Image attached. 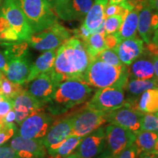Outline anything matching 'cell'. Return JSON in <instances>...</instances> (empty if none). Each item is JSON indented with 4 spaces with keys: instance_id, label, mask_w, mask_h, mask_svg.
<instances>
[{
    "instance_id": "obj_49",
    "label": "cell",
    "mask_w": 158,
    "mask_h": 158,
    "mask_svg": "<svg viewBox=\"0 0 158 158\" xmlns=\"http://www.w3.org/2000/svg\"><path fill=\"white\" fill-rule=\"evenodd\" d=\"M124 1H127V0H109L108 4H119Z\"/></svg>"
},
{
    "instance_id": "obj_29",
    "label": "cell",
    "mask_w": 158,
    "mask_h": 158,
    "mask_svg": "<svg viewBox=\"0 0 158 158\" xmlns=\"http://www.w3.org/2000/svg\"><path fill=\"white\" fill-rule=\"evenodd\" d=\"M104 37V35L94 32L83 42L90 60L95 58L100 53L106 48Z\"/></svg>"
},
{
    "instance_id": "obj_18",
    "label": "cell",
    "mask_w": 158,
    "mask_h": 158,
    "mask_svg": "<svg viewBox=\"0 0 158 158\" xmlns=\"http://www.w3.org/2000/svg\"><path fill=\"white\" fill-rule=\"evenodd\" d=\"M120 61L129 66L144 53V42L137 37L124 40L114 48Z\"/></svg>"
},
{
    "instance_id": "obj_26",
    "label": "cell",
    "mask_w": 158,
    "mask_h": 158,
    "mask_svg": "<svg viewBox=\"0 0 158 158\" xmlns=\"http://www.w3.org/2000/svg\"><path fill=\"white\" fill-rule=\"evenodd\" d=\"M158 141V133L147 130H139L135 133L134 145L138 156L141 153L152 152Z\"/></svg>"
},
{
    "instance_id": "obj_25",
    "label": "cell",
    "mask_w": 158,
    "mask_h": 158,
    "mask_svg": "<svg viewBox=\"0 0 158 158\" xmlns=\"http://www.w3.org/2000/svg\"><path fill=\"white\" fill-rule=\"evenodd\" d=\"M140 10L133 9L130 10L122 21L119 30L115 33L118 43L126 39L133 38L136 37L138 32V13Z\"/></svg>"
},
{
    "instance_id": "obj_33",
    "label": "cell",
    "mask_w": 158,
    "mask_h": 158,
    "mask_svg": "<svg viewBox=\"0 0 158 158\" xmlns=\"http://www.w3.org/2000/svg\"><path fill=\"white\" fill-rule=\"evenodd\" d=\"M123 18L120 15H115L105 18L104 27L106 35L114 34L119 30L121 27Z\"/></svg>"
},
{
    "instance_id": "obj_15",
    "label": "cell",
    "mask_w": 158,
    "mask_h": 158,
    "mask_svg": "<svg viewBox=\"0 0 158 158\" xmlns=\"http://www.w3.org/2000/svg\"><path fill=\"white\" fill-rule=\"evenodd\" d=\"M9 145L17 152L20 157L44 158L46 155L47 150L43 138H26L15 135Z\"/></svg>"
},
{
    "instance_id": "obj_7",
    "label": "cell",
    "mask_w": 158,
    "mask_h": 158,
    "mask_svg": "<svg viewBox=\"0 0 158 158\" xmlns=\"http://www.w3.org/2000/svg\"><path fill=\"white\" fill-rule=\"evenodd\" d=\"M107 113L86 108L73 115V127L70 136L85 137L101 127L106 121Z\"/></svg>"
},
{
    "instance_id": "obj_45",
    "label": "cell",
    "mask_w": 158,
    "mask_h": 158,
    "mask_svg": "<svg viewBox=\"0 0 158 158\" xmlns=\"http://www.w3.org/2000/svg\"><path fill=\"white\" fill-rule=\"evenodd\" d=\"M138 158H158V155L153 152H148L141 153Z\"/></svg>"
},
{
    "instance_id": "obj_11",
    "label": "cell",
    "mask_w": 158,
    "mask_h": 158,
    "mask_svg": "<svg viewBox=\"0 0 158 158\" xmlns=\"http://www.w3.org/2000/svg\"><path fill=\"white\" fill-rule=\"evenodd\" d=\"M27 91L44 106L50 101L61 81L51 70L29 82Z\"/></svg>"
},
{
    "instance_id": "obj_36",
    "label": "cell",
    "mask_w": 158,
    "mask_h": 158,
    "mask_svg": "<svg viewBox=\"0 0 158 158\" xmlns=\"http://www.w3.org/2000/svg\"><path fill=\"white\" fill-rule=\"evenodd\" d=\"M73 33L74 35V37L81 40L82 42H84V41L92 34V33L85 27L84 23H82L78 29H76L75 30H73Z\"/></svg>"
},
{
    "instance_id": "obj_2",
    "label": "cell",
    "mask_w": 158,
    "mask_h": 158,
    "mask_svg": "<svg viewBox=\"0 0 158 158\" xmlns=\"http://www.w3.org/2000/svg\"><path fill=\"white\" fill-rule=\"evenodd\" d=\"M93 92V89L79 81L60 83L51 100L45 106L52 116L64 114L71 108L83 104Z\"/></svg>"
},
{
    "instance_id": "obj_50",
    "label": "cell",
    "mask_w": 158,
    "mask_h": 158,
    "mask_svg": "<svg viewBox=\"0 0 158 158\" xmlns=\"http://www.w3.org/2000/svg\"><path fill=\"white\" fill-rule=\"evenodd\" d=\"M45 1L49 4V5L51 6V8L54 10V5H55V1H56V0H45Z\"/></svg>"
},
{
    "instance_id": "obj_34",
    "label": "cell",
    "mask_w": 158,
    "mask_h": 158,
    "mask_svg": "<svg viewBox=\"0 0 158 158\" xmlns=\"http://www.w3.org/2000/svg\"><path fill=\"white\" fill-rule=\"evenodd\" d=\"M96 57L100 59V60L103 61L104 62L107 63L108 64L113 65V66H122V65H124L123 63L120 61L114 49L106 48Z\"/></svg>"
},
{
    "instance_id": "obj_28",
    "label": "cell",
    "mask_w": 158,
    "mask_h": 158,
    "mask_svg": "<svg viewBox=\"0 0 158 158\" xmlns=\"http://www.w3.org/2000/svg\"><path fill=\"white\" fill-rule=\"evenodd\" d=\"M82 139L83 137L69 136L59 144L56 149L48 152V155L51 158H64L68 157V155L74 153Z\"/></svg>"
},
{
    "instance_id": "obj_57",
    "label": "cell",
    "mask_w": 158,
    "mask_h": 158,
    "mask_svg": "<svg viewBox=\"0 0 158 158\" xmlns=\"http://www.w3.org/2000/svg\"><path fill=\"white\" fill-rule=\"evenodd\" d=\"M157 83H158V79H157Z\"/></svg>"
},
{
    "instance_id": "obj_21",
    "label": "cell",
    "mask_w": 158,
    "mask_h": 158,
    "mask_svg": "<svg viewBox=\"0 0 158 158\" xmlns=\"http://www.w3.org/2000/svg\"><path fill=\"white\" fill-rule=\"evenodd\" d=\"M109 0H94L84 20V24L92 33L95 32L105 20V8Z\"/></svg>"
},
{
    "instance_id": "obj_51",
    "label": "cell",
    "mask_w": 158,
    "mask_h": 158,
    "mask_svg": "<svg viewBox=\"0 0 158 158\" xmlns=\"http://www.w3.org/2000/svg\"><path fill=\"white\" fill-rule=\"evenodd\" d=\"M100 158H115V157H111V156L105 155V154H103V155H102V157Z\"/></svg>"
},
{
    "instance_id": "obj_48",
    "label": "cell",
    "mask_w": 158,
    "mask_h": 158,
    "mask_svg": "<svg viewBox=\"0 0 158 158\" xmlns=\"http://www.w3.org/2000/svg\"><path fill=\"white\" fill-rule=\"evenodd\" d=\"M64 158H84V157H81V156L78 155V154H76V153H73V154H71V155H68V157H66Z\"/></svg>"
},
{
    "instance_id": "obj_10",
    "label": "cell",
    "mask_w": 158,
    "mask_h": 158,
    "mask_svg": "<svg viewBox=\"0 0 158 158\" xmlns=\"http://www.w3.org/2000/svg\"><path fill=\"white\" fill-rule=\"evenodd\" d=\"M44 109V108H43ZM40 110L26 118L19 124L16 135L26 138H43L47 133L53 122V117L48 112Z\"/></svg>"
},
{
    "instance_id": "obj_6",
    "label": "cell",
    "mask_w": 158,
    "mask_h": 158,
    "mask_svg": "<svg viewBox=\"0 0 158 158\" xmlns=\"http://www.w3.org/2000/svg\"><path fill=\"white\" fill-rule=\"evenodd\" d=\"M125 104L123 88L106 87L99 89L85 107L108 113L122 107Z\"/></svg>"
},
{
    "instance_id": "obj_3",
    "label": "cell",
    "mask_w": 158,
    "mask_h": 158,
    "mask_svg": "<svg viewBox=\"0 0 158 158\" xmlns=\"http://www.w3.org/2000/svg\"><path fill=\"white\" fill-rule=\"evenodd\" d=\"M129 79L128 66H113L98 58L90 61L84 75V83L98 89L121 87L125 89Z\"/></svg>"
},
{
    "instance_id": "obj_47",
    "label": "cell",
    "mask_w": 158,
    "mask_h": 158,
    "mask_svg": "<svg viewBox=\"0 0 158 158\" xmlns=\"http://www.w3.org/2000/svg\"><path fill=\"white\" fill-rule=\"evenodd\" d=\"M151 43H155V44H157V43H158V27H157V28L156 29L155 32H154L152 38V40H151Z\"/></svg>"
},
{
    "instance_id": "obj_5",
    "label": "cell",
    "mask_w": 158,
    "mask_h": 158,
    "mask_svg": "<svg viewBox=\"0 0 158 158\" xmlns=\"http://www.w3.org/2000/svg\"><path fill=\"white\" fill-rule=\"evenodd\" d=\"M71 37V32L58 22L31 35L27 43L39 51L55 50Z\"/></svg>"
},
{
    "instance_id": "obj_46",
    "label": "cell",
    "mask_w": 158,
    "mask_h": 158,
    "mask_svg": "<svg viewBox=\"0 0 158 158\" xmlns=\"http://www.w3.org/2000/svg\"><path fill=\"white\" fill-rule=\"evenodd\" d=\"M150 7L154 11L158 13V0H148Z\"/></svg>"
},
{
    "instance_id": "obj_4",
    "label": "cell",
    "mask_w": 158,
    "mask_h": 158,
    "mask_svg": "<svg viewBox=\"0 0 158 158\" xmlns=\"http://www.w3.org/2000/svg\"><path fill=\"white\" fill-rule=\"evenodd\" d=\"M23 12L33 34L58 22V17L45 0H15Z\"/></svg>"
},
{
    "instance_id": "obj_35",
    "label": "cell",
    "mask_w": 158,
    "mask_h": 158,
    "mask_svg": "<svg viewBox=\"0 0 158 158\" xmlns=\"http://www.w3.org/2000/svg\"><path fill=\"white\" fill-rule=\"evenodd\" d=\"M16 131L17 128L15 124L11 126L3 125V128L0 131V147L8 141L9 139H10L12 136L14 135Z\"/></svg>"
},
{
    "instance_id": "obj_38",
    "label": "cell",
    "mask_w": 158,
    "mask_h": 158,
    "mask_svg": "<svg viewBox=\"0 0 158 158\" xmlns=\"http://www.w3.org/2000/svg\"><path fill=\"white\" fill-rule=\"evenodd\" d=\"M138 154L137 149L135 147V145L130 146L125 149H124L121 153L118 154L115 158H138Z\"/></svg>"
},
{
    "instance_id": "obj_42",
    "label": "cell",
    "mask_w": 158,
    "mask_h": 158,
    "mask_svg": "<svg viewBox=\"0 0 158 158\" xmlns=\"http://www.w3.org/2000/svg\"><path fill=\"white\" fill-rule=\"evenodd\" d=\"M70 0H56L55 1V5L54 10L56 13V15L58 17V15L62 13L64 7L68 5Z\"/></svg>"
},
{
    "instance_id": "obj_44",
    "label": "cell",
    "mask_w": 158,
    "mask_h": 158,
    "mask_svg": "<svg viewBox=\"0 0 158 158\" xmlns=\"http://www.w3.org/2000/svg\"><path fill=\"white\" fill-rule=\"evenodd\" d=\"M152 56V60L154 71H155V78L158 79V54L153 55Z\"/></svg>"
},
{
    "instance_id": "obj_54",
    "label": "cell",
    "mask_w": 158,
    "mask_h": 158,
    "mask_svg": "<svg viewBox=\"0 0 158 158\" xmlns=\"http://www.w3.org/2000/svg\"><path fill=\"white\" fill-rule=\"evenodd\" d=\"M2 99H3V98H2V96L1 95V94H0V101H1V100H2Z\"/></svg>"
},
{
    "instance_id": "obj_14",
    "label": "cell",
    "mask_w": 158,
    "mask_h": 158,
    "mask_svg": "<svg viewBox=\"0 0 158 158\" xmlns=\"http://www.w3.org/2000/svg\"><path fill=\"white\" fill-rule=\"evenodd\" d=\"M106 149L105 127H100L83 138L76 150V154L84 158H94Z\"/></svg>"
},
{
    "instance_id": "obj_32",
    "label": "cell",
    "mask_w": 158,
    "mask_h": 158,
    "mask_svg": "<svg viewBox=\"0 0 158 158\" xmlns=\"http://www.w3.org/2000/svg\"><path fill=\"white\" fill-rule=\"evenodd\" d=\"M141 130L158 133V112L143 113L141 118Z\"/></svg>"
},
{
    "instance_id": "obj_37",
    "label": "cell",
    "mask_w": 158,
    "mask_h": 158,
    "mask_svg": "<svg viewBox=\"0 0 158 158\" xmlns=\"http://www.w3.org/2000/svg\"><path fill=\"white\" fill-rule=\"evenodd\" d=\"M19 154L10 146L0 147V158H19Z\"/></svg>"
},
{
    "instance_id": "obj_30",
    "label": "cell",
    "mask_w": 158,
    "mask_h": 158,
    "mask_svg": "<svg viewBox=\"0 0 158 158\" xmlns=\"http://www.w3.org/2000/svg\"><path fill=\"white\" fill-rule=\"evenodd\" d=\"M23 90L21 85L10 81L4 75L0 78V94L2 98L13 100Z\"/></svg>"
},
{
    "instance_id": "obj_55",
    "label": "cell",
    "mask_w": 158,
    "mask_h": 158,
    "mask_svg": "<svg viewBox=\"0 0 158 158\" xmlns=\"http://www.w3.org/2000/svg\"><path fill=\"white\" fill-rule=\"evenodd\" d=\"M3 76V74L1 72H0V78H1V77L2 76Z\"/></svg>"
},
{
    "instance_id": "obj_43",
    "label": "cell",
    "mask_w": 158,
    "mask_h": 158,
    "mask_svg": "<svg viewBox=\"0 0 158 158\" xmlns=\"http://www.w3.org/2000/svg\"><path fill=\"white\" fill-rule=\"evenodd\" d=\"M7 70V62L3 52L0 51V72L5 76Z\"/></svg>"
},
{
    "instance_id": "obj_17",
    "label": "cell",
    "mask_w": 158,
    "mask_h": 158,
    "mask_svg": "<svg viewBox=\"0 0 158 158\" xmlns=\"http://www.w3.org/2000/svg\"><path fill=\"white\" fill-rule=\"evenodd\" d=\"M12 102L13 109L15 114V122L19 125L29 116L44 108L41 102L25 89L13 98Z\"/></svg>"
},
{
    "instance_id": "obj_23",
    "label": "cell",
    "mask_w": 158,
    "mask_h": 158,
    "mask_svg": "<svg viewBox=\"0 0 158 158\" xmlns=\"http://www.w3.org/2000/svg\"><path fill=\"white\" fill-rule=\"evenodd\" d=\"M56 49L44 51L36 59L34 64H31L30 73L27 78V84H28L39 75L48 73L54 68L55 58H56Z\"/></svg>"
},
{
    "instance_id": "obj_12",
    "label": "cell",
    "mask_w": 158,
    "mask_h": 158,
    "mask_svg": "<svg viewBox=\"0 0 158 158\" xmlns=\"http://www.w3.org/2000/svg\"><path fill=\"white\" fill-rule=\"evenodd\" d=\"M142 114L143 113L136 108L124 105L118 109L107 113L106 121L110 124L121 126L136 133L141 130Z\"/></svg>"
},
{
    "instance_id": "obj_1",
    "label": "cell",
    "mask_w": 158,
    "mask_h": 158,
    "mask_svg": "<svg viewBox=\"0 0 158 158\" xmlns=\"http://www.w3.org/2000/svg\"><path fill=\"white\" fill-rule=\"evenodd\" d=\"M90 61L84 43L73 37L56 50L52 70L61 83L70 80L84 83V73Z\"/></svg>"
},
{
    "instance_id": "obj_41",
    "label": "cell",
    "mask_w": 158,
    "mask_h": 158,
    "mask_svg": "<svg viewBox=\"0 0 158 158\" xmlns=\"http://www.w3.org/2000/svg\"><path fill=\"white\" fill-rule=\"evenodd\" d=\"M15 121V114L13 109H11L2 118V124L5 126L13 125Z\"/></svg>"
},
{
    "instance_id": "obj_22",
    "label": "cell",
    "mask_w": 158,
    "mask_h": 158,
    "mask_svg": "<svg viewBox=\"0 0 158 158\" xmlns=\"http://www.w3.org/2000/svg\"><path fill=\"white\" fill-rule=\"evenodd\" d=\"M153 12L154 10L147 1L138 13V32L142 40L147 44L151 42L154 34L152 27Z\"/></svg>"
},
{
    "instance_id": "obj_16",
    "label": "cell",
    "mask_w": 158,
    "mask_h": 158,
    "mask_svg": "<svg viewBox=\"0 0 158 158\" xmlns=\"http://www.w3.org/2000/svg\"><path fill=\"white\" fill-rule=\"evenodd\" d=\"M6 59L7 70L5 76L15 84L20 85L27 84L32 64L29 59V54L8 57Z\"/></svg>"
},
{
    "instance_id": "obj_24",
    "label": "cell",
    "mask_w": 158,
    "mask_h": 158,
    "mask_svg": "<svg viewBox=\"0 0 158 158\" xmlns=\"http://www.w3.org/2000/svg\"><path fill=\"white\" fill-rule=\"evenodd\" d=\"M131 106L142 113L158 112V88L145 91L138 97L137 100H133Z\"/></svg>"
},
{
    "instance_id": "obj_19",
    "label": "cell",
    "mask_w": 158,
    "mask_h": 158,
    "mask_svg": "<svg viewBox=\"0 0 158 158\" xmlns=\"http://www.w3.org/2000/svg\"><path fill=\"white\" fill-rule=\"evenodd\" d=\"M129 66V78H155L152 56L149 53L147 55L144 52Z\"/></svg>"
},
{
    "instance_id": "obj_8",
    "label": "cell",
    "mask_w": 158,
    "mask_h": 158,
    "mask_svg": "<svg viewBox=\"0 0 158 158\" xmlns=\"http://www.w3.org/2000/svg\"><path fill=\"white\" fill-rule=\"evenodd\" d=\"M106 133V152L105 155L116 157L130 146L133 145L135 139V133L130 130L110 124L105 127Z\"/></svg>"
},
{
    "instance_id": "obj_27",
    "label": "cell",
    "mask_w": 158,
    "mask_h": 158,
    "mask_svg": "<svg viewBox=\"0 0 158 158\" xmlns=\"http://www.w3.org/2000/svg\"><path fill=\"white\" fill-rule=\"evenodd\" d=\"M158 88L157 78L135 79L130 78L126 84L125 89L128 94L134 98H138L143 92L150 89Z\"/></svg>"
},
{
    "instance_id": "obj_56",
    "label": "cell",
    "mask_w": 158,
    "mask_h": 158,
    "mask_svg": "<svg viewBox=\"0 0 158 158\" xmlns=\"http://www.w3.org/2000/svg\"><path fill=\"white\" fill-rule=\"evenodd\" d=\"M19 158H34V157H19Z\"/></svg>"
},
{
    "instance_id": "obj_9",
    "label": "cell",
    "mask_w": 158,
    "mask_h": 158,
    "mask_svg": "<svg viewBox=\"0 0 158 158\" xmlns=\"http://www.w3.org/2000/svg\"><path fill=\"white\" fill-rule=\"evenodd\" d=\"M0 13L19 36L20 41H27L33 34L23 12L15 0H4Z\"/></svg>"
},
{
    "instance_id": "obj_53",
    "label": "cell",
    "mask_w": 158,
    "mask_h": 158,
    "mask_svg": "<svg viewBox=\"0 0 158 158\" xmlns=\"http://www.w3.org/2000/svg\"><path fill=\"white\" fill-rule=\"evenodd\" d=\"M2 2H3V0H0V7H1V5H2Z\"/></svg>"
},
{
    "instance_id": "obj_40",
    "label": "cell",
    "mask_w": 158,
    "mask_h": 158,
    "mask_svg": "<svg viewBox=\"0 0 158 158\" xmlns=\"http://www.w3.org/2000/svg\"><path fill=\"white\" fill-rule=\"evenodd\" d=\"M104 37L106 48L114 49L116 47V45L118 44V40L116 36L115 33L114 34L105 35Z\"/></svg>"
},
{
    "instance_id": "obj_13",
    "label": "cell",
    "mask_w": 158,
    "mask_h": 158,
    "mask_svg": "<svg viewBox=\"0 0 158 158\" xmlns=\"http://www.w3.org/2000/svg\"><path fill=\"white\" fill-rule=\"evenodd\" d=\"M73 127V116L63 118L51 124L43 138V142L48 152L56 149L62 142L70 136Z\"/></svg>"
},
{
    "instance_id": "obj_31",
    "label": "cell",
    "mask_w": 158,
    "mask_h": 158,
    "mask_svg": "<svg viewBox=\"0 0 158 158\" xmlns=\"http://www.w3.org/2000/svg\"><path fill=\"white\" fill-rule=\"evenodd\" d=\"M16 32L11 28L5 17L0 13V43L19 42Z\"/></svg>"
},
{
    "instance_id": "obj_52",
    "label": "cell",
    "mask_w": 158,
    "mask_h": 158,
    "mask_svg": "<svg viewBox=\"0 0 158 158\" xmlns=\"http://www.w3.org/2000/svg\"><path fill=\"white\" fill-rule=\"evenodd\" d=\"M2 128H3V124H2V122H1V123H0V131H1Z\"/></svg>"
},
{
    "instance_id": "obj_39",
    "label": "cell",
    "mask_w": 158,
    "mask_h": 158,
    "mask_svg": "<svg viewBox=\"0 0 158 158\" xmlns=\"http://www.w3.org/2000/svg\"><path fill=\"white\" fill-rule=\"evenodd\" d=\"M11 109H13L12 100L3 98L2 100L0 101V117L3 118Z\"/></svg>"
},
{
    "instance_id": "obj_20",
    "label": "cell",
    "mask_w": 158,
    "mask_h": 158,
    "mask_svg": "<svg viewBox=\"0 0 158 158\" xmlns=\"http://www.w3.org/2000/svg\"><path fill=\"white\" fill-rule=\"evenodd\" d=\"M93 2L94 0H70L58 18L67 21L84 19Z\"/></svg>"
}]
</instances>
